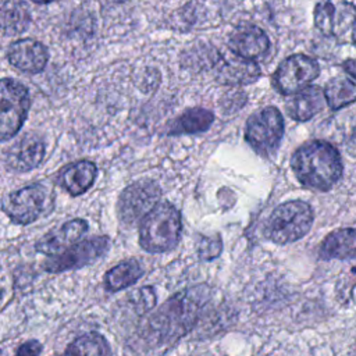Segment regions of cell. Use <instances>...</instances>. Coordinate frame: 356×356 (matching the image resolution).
<instances>
[{
    "label": "cell",
    "mask_w": 356,
    "mask_h": 356,
    "mask_svg": "<svg viewBox=\"0 0 356 356\" xmlns=\"http://www.w3.org/2000/svg\"><path fill=\"white\" fill-rule=\"evenodd\" d=\"M325 102V95L321 88L307 86L288 102L286 111L295 121H307L323 110Z\"/></svg>",
    "instance_id": "d6986e66"
},
{
    "label": "cell",
    "mask_w": 356,
    "mask_h": 356,
    "mask_svg": "<svg viewBox=\"0 0 356 356\" xmlns=\"http://www.w3.org/2000/svg\"><path fill=\"white\" fill-rule=\"evenodd\" d=\"M40 350H42L40 342L36 339H29L19 345L15 356H39Z\"/></svg>",
    "instance_id": "484cf974"
},
{
    "label": "cell",
    "mask_w": 356,
    "mask_h": 356,
    "mask_svg": "<svg viewBox=\"0 0 356 356\" xmlns=\"http://www.w3.org/2000/svg\"><path fill=\"white\" fill-rule=\"evenodd\" d=\"M161 196L160 186L149 179L138 181L128 185L118 199V216L125 224H134L145 217Z\"/></svg>",
    "instance_id": "9c48e42d"
},
{
    "label": "cell",
    "mask_w": 356,
    "mask_h": 356,
    "mask_svg": "<svg viewBox=\"0 0 356 356\" xmlns=\"http://www.w3.org/2000/svg\"><path fill=\"white\" fill-rule=\"evenodd\" d=\"M346 150L350 156H353L356 159V131H353V134L349 136V139L346 142Z\"/></svg>",
    "instance_id": "4316f807"
},
{
    "label": "cell",
    "mask_w": 356,
    "mask_h": 356,
    "mask_svg": "<svg viewBox=\"0 0 356 356\" xmlns=\"http://www.w3.org/2000/svg\"><path fill=\"white\" fill-rule=\"evenodd\" d=\"M284 136V118L278 108L270 106L252 114L246 121L245 140L261 156L273 154Z\"/></svg>",
    "instance_id": "52a82bcc"
},
{
    "label": "cell",
    "mask_w": 356,
    "mask_h": 356,
    "mask_svg": "<svg viewBox=\"0 0 356 356\" xmlns=\"http://www.w3.org/2000/svg\"><path fill=\"white\" fill-rule=\"evenodd\" d=\"M197 252L202 259H213L217 257L221 252V242L218 238H202L197 245Z\"/></svg>",
    "instance_id": "d4e9b609"
},
{
    "label": "cell",
    "mask_w": 356,
    "mask_h": 356,
    "mask_svg": "<svg viewBox=\"0 0 356 356\" xmlns=\"http://www.w3.org/2000/svg\"><path fill=\"white\" fill-rule=\"evenodd\" d=\"M110 248L108 236H95L81 241L65 252L51 256L44 261L43 268L49 273H61L72 268H81L89 266L103 257Z\"/></svg>",
    "instance_id": "30bf717a"
},
{
    "label": "cell",
    "mask_w": 356,
    "mask_h": 356,
    "mask_svg": "<svg viewBox=\"0 0 356 356\" xmlns=\"http://www.w3.org/2000/svg\"><path fill=\"white\" fill-rule=\"evenodd\" d=\"M54 206L53 189L44 182L24 186L7 195L3 210L13 222L29 224L47 214Z\"/></svg>",
    "instance_id": "5b68a950"
},
{
    "label": "cell",
    "mask_w": 356,
    "mask_h": 356,
    "mask_svg": "<svg viewBox=\"0 0 356 356\" xmlns=\"http://www.w3.org/2000/svg\"><path fill=\"white\" fill-rule=\"evenodd\" d=\"M352 39H353V43L356 44V22H355V25L352 28Z\"/></svg>",
    "instance_id": "f546056e"
},
{
    "label": "cell",
    "mask_w": 356,
    "mask_h": 356,
    "mask_svg": "<svg viewBox=\"0 0 356 356\" xmlns=\"http://www.w3.org/2000/svg\"><path fill=\"white\" fill-rule=\"evenodd\" d=\"M320 74L317 61L306 54L286 57L273 75L274 88L282 95H293L309 86Z\"/></svg>",
    "instance_id": "ba28073f"
},
{
    "label": "cell",
    "mask_w": 356,
    "mask_h": 356,
    "mask_svg": "<svg viewBox=\"0 0 356 356\" xmlns=\"http://www.w3.org/2000/svg\"><path fill=\"white\" fill-rule=\"evenodd\" d=\"M260 67L256 61L234 57L221 58L216 68V79L225 85H249L260 78Z\"/></svg>",
    "instance_id": "2e32d148"
},
{
    "label": "cell",
    "mask_w": 356,
    "mask_h": 356,
    "mask_svg": "<svg viewBox=\"0 0 356 356\" xmlns=\"http://www.w3.org/2000/svg\"><path fill=\"white\" fill-rule=\"evenodd\" d=\"M313 210L303 200H289L273 210L266 227L264 235L268 241L285 245L303 238L313 224Z\"/></svg>",
    "instance_id": "277c9868"
},
{
    "label": "cell",
    "mask_w": 356,
    "mask_h": 356,
    "mask_svg": "<svg viewBox=\"0 0 356 356\" xmlns=\"http://www.w3.org/2000/svg\"><path fill=\"white\" fill-rule=\"evenodd\" d=\"M31 106L28 89L15 79L3 78L0 83V138L11 139L22 128Z\"/></svg>",
    "instance_id": "8992f818"
},
{
    "label": "cell",
    "mask_w": 356,
    "mask_h": 356,
    "mask_svg": "<svg viewBox=\"0 0 356 356\" xmlns=\"http://www.w3.org/2000/svg\"><path fill=\"white\" fill-rule=\"evenodd\" d=\"M31 24V13L24 0H6L1 6L3 35L14 36L25 32Z\"/></svg>",
    "instance_id": "44dd1931"
},
{
    "label": "cell",
    "mask_w": 356,
    "mask_h": 356,
    "mask_svg": "<svg viewBox=\"0 0 356 356\" xmlns=\"http://www.w3.org/2000/svg\"><path fill=\"white\" fill-rule=\"evenodd\" d=\"M96 175V164L88 160H82L64 167L60 172L58 182L70 195L79 196L93 185Z\"/></svg>",
    "instance_id": "e0dca14e"
},
{
    "label": "cell",
    "mask_w": 356,
    "mask_h": 356,
    "mask_svg": "<svg viewBox=\"0 0 356 356\" xmlns=\"http://www.w3.org/2000/svg\"><path fill=\"white\" fill-rule=\"evenodd\" d=\"M115 3H124V1H127V0H114Z\"/></svg>",
    "instance_id": "4dcf8cb0"
},
{
    "label": "cell",
    "mask_w": 356,
    "mask_h": 356,
    "mask_svg": "<svg viewBox=\"0 0 356 356\" xmlns=\"http://www.w3.org/2000/svg\"><path fill=\"white\" fill-rule=\"evenodd\" d=\"M214 115L210 110L202 107H193L186 110L175 120L167 124L165 132L168 135H184V134H197L209 129L213 124Z\"/></svg>",
    "instance_id": "ffe728a7"
},
{
    "label": "cell",
    "mask_w": 356,
    "mask_h": 356,
    "mask_svg": "<svg viewBox=\"0 0 356 356\" xmlns=\"http://www.w3.org/2000/svg\"><path fill=\"white\" fill-rule=\"evenodd\" d=\"M31 1H33L35 4H49V3H53L56 0H31Z\"/></svg>",
    "instance_id": "f1b7e54d"
},
{
    "label": "cell",
    "mask_w": 356,
    "mask_h": 356,
    "mask_svg": "<svg viewBox=\"0 0 356 356\" xmlns=\"http://www.w3.org/2000/svg\"><path fill=\"white\" fill-rule=\"evenodd\" d=\"M86 231L88 222L82 218H74L49 231L36 242L35 248L43 254L57 256L65 252L68 248L74 246L75 242H78V239H81Z\"/></svg>",
    "instance_id": "9a60e30c"
},
{
    "label": "cell",
    "mask_w": 356,
    "mask_h": 356,
    "mask_svg": "<svg viewBox=\"0 0 356 356\" xmlns=\"http://www.w3.org/2000/svg\"><path fill=\"white\" fill-rule=\"evenodd\" d=\"M291 168L302 185L320 192L331 189L343 171L339 152L325 140H310L298 147Z\"/></svg>",
    "instance_id": "7a4b0ae2"
},
{
    "label": "cell",
    "mask_w": 356,
    "mask_h": 356,
    "mask_svg": "<svg viewBox=\"0 0 356 356\" xmlns=\"http://www.w3.org/2000/svg\"><path fill=\"white\" fill-rule=\"evenodd\" d=\"M316 28L328 38L345 35L356 22V7L348 0H317L313 11Z\"/></svg>",
    "instance_id": "8fae6325"
},
{
    "label": "cell",
    "mask_w": 356,
    "mask_h": 356,
    "mask_svg": "<svg viewBox=\"0 0 356 356\" xmlns=\"http://www.w3.org/2000/svg\"><path fill=\"white\" fill-rule=\"evenodd\" d=\"M181 231L179 211L171 203H159L140 221L139 243L150 253L168 252L177 246Z\"/></svg>",
    "instance_id": "3957f363"
},
{
    "label": "cell",
    "mask_w": 356,
    "mask_h": 356,
    "mask_svg": "<svg viewBox=\"0 0 356 356\" xmlns=\"http://www.w3.org/2000/svg\"><path fill=\"white\" fill-rule=\"evenodd\" d=\"M44 142L42 138L28 134L18 139L4 154V163L10 170L26 172L36 168L44 157Z\"/></svg>",
    "instance_id": "4fadbf2b"
},
{
    "label": "cell",
    "mask_w": 356,
    "mask_h": 356,
    "mask_svg": "<svg viewBox=\"0 0 356 356\" xmlns=\"http://www.w3.org/2000/svg\"><path fill=\"white\" fill-rule=\"evenodd\" d=\"M318 256L324 260L356 259V228H339L330 232L320 245Z\"/></svg>",
    "instance_id": "ac0fdd59"
},
{
    "label": "cell",
    "mask_w": 356,
    "mask_h": 356,
    "mask_svg": "<svg viewBox=\"0 0 356 356\" xmlns=\"http://www.w3.org/2000/svg\"><path fill=\"white\" fill-rule=\"evenodd\" d=\"M210 299V288L196 285L171 296L150 318V328L161 342H171L185 335L197 321Z\"/></svg>",
    "instance_id": "6da1fadb"
},
{
    "label": "cell",
    "mask_w": 356,
    "mask_h": 356,
    "mask_svg": "<svg viewBox=\"0 0 356 356\" xmlns=\"http://www.w3.org/2000/svg\"><path fill=\"white\" fill-rule=\"evenodd\" d=\"M8 63L19 71L38 74L49 61L47 47L35 39H19L13 42L7 50Z\"/></svg>",
    "instance_id": "5bb4252c"
},
{
    "label": "cell",
    "mask_w": 356,
    "mask_h": 356,
    "mask_svg": "<svg viewBox=\"0 0 356 356\" xmlns=\"http://www.w3.org/2000/svg\"><path fill=\"white\" fill-rule=\"evenodd\" d=\"M324 95L328 106L339 110L356 102V83L345 76H335L327 82Z\"/></svg>",
    "instance_id": "603a6c76"
},
{
    "label": "cell",
    "mask_w": 356,
    "mask_h": 356,
    "mask_svg": "<svg viewBox=\"0 0 356 356\" xmlns=\"http://www.w3.org/2000/svg\"><path fill=\"white\" fill-rule=\"evenodd\" d=\"M229 50L245 60L256 61L270 49V40L266 32L256 25H241L235 28L228 38Z\"/></svg>",
    "instance_id": "7c38bea8"
},
{
    "label": "cell",
    "mask_w": 356,
    "mask_h": 356,
    "mask_svg": "<svg viewBox=\"0 0 356 356\" xmlns=\"http://www.w3.org/2000/svg\"><path fill=\"white\" fill-rule=\"evenodd\" d=\"M142 274L143 270L136 260H125L107 271L104 277V285L108 291L117 292L136 282Z\"/></svg>",
    "instance_id": "cb8c5ba5"
},
{
    "label": "cell",
    "mask_w": 356,
    "mask_h": 356,
    "mask_svg": "<svg viewBox=\"0 0 356 356\" xmlns=\"http://www.w3.org/2000/svg\"><path fill=\"white\" fill-rule=\"evenodd\" d=\"M342 68L356 79V60H346L342 64Z\"/></svg>",
    "instance_id": "83f0119b"
},
{
    "label": "cell",
    "mask_w": 356,
    "mask_h": 356,
    "mask_svg": "<svg viewBox=\"0 0 356 356\" xmlns=\"http://www.w3.org/2000/svg\"><path fill=\"white\" fill-rule=\"evenodd\" d=\"M54 356H111L108 342L96 332L75 338L61 355Z\"/></svg>",
    "instance_id": "7402d4cb"
}]
</instances>
